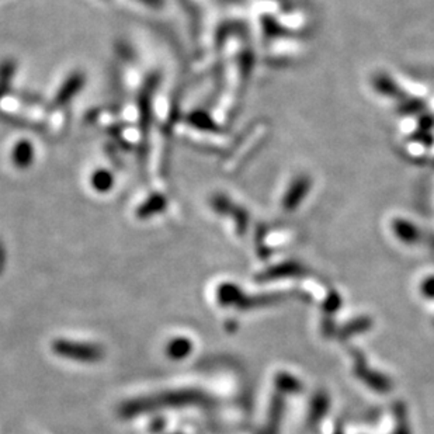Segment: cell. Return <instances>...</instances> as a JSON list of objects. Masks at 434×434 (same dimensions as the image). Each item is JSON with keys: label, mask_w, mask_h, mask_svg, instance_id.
Segmentation results:
<instances>
[{"label": "cell", "mask_w": 434, "mask_h": 434, "mask_svg": "<svg viewBox=\"0 0 434 434\" xmlns=\"http://www.w3.org/2000/svg\"><path fill=\"white\" fill-rule=\"evenodd\" d=\"M193 351V342L187 338H176L166 346V354L171 360H184Z\"/></svg>", "instance_id": "obj_3"}, {"label": "cell", "mask_w": 434, "mask_h": 434, "mask_svg": "<svg viewBox=\"0 0 434 434\" xmlns=\"http://www.w3.org/2000/svg\"><path fill=\"white\" fill-rule=\"evenodd\" d=\"M52 351L58 354L59 357H64L66 360L78 361V363H86L93 364L99 363L104 358V348L96 343H87V342H76V340H68V339H58L54 340Z\"/></svg>", "instance_id": "obj_2"}, {"label": "cell", "mask_w": 434, "mask_h": 434, "mask_svg": "<svg viewBox=\"0 0 434 434\" xmlns=\"http://www.w3.org/2000/svg\"><path fill=\"white\" fill-rule=\"evenodd\" d=\"M213 399L210 395L196 388H181L165 391L156 395H148L131 399L120 408V416L132 419L143 413H151L162 409L187 408V406H211Z\"/></svg>", "instance_id": "obj_1"}]
</instances>
